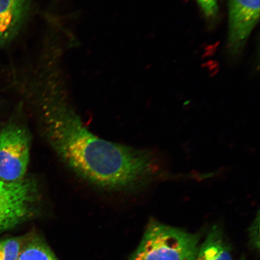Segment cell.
<instances>
[{
	"label": "cell",
	"instance_id": "1",
	"mask_svg": "<svg viewBox=\"0 0 260 260\" xmlns=\"http://www.w3.org/2000/svg\"><path fill=\"white\" fill-rule=\"evenodd\" d=\"M42 102L40 122L44 137L63 164L88 183L133 193L169 178L167 165L158 152L99 138L63 101L51 97Z\"/></svg>",
	"mask_w": 260,
	"mask_h": 260
},
{
	"label": "cell",
	"instance_id": "2",
	"mask_svg": "<svg viewBox=\"0 0 260 260\" xmlns=\"http://www.w3.org/2000/svg\"><path fill=\"white\" fill-rule=\"evenodd\" d=\"M201 235L151 219L130 260H194Z\"/></svg>",
	"mask_w": 260,
	"mask_h": 260
},
{
	"label": "cell",
	"instance_id": "3",
	"mask_svg": "<svg viewBox=\"0 0 260 260\" xmlns=\"http://www.w3.org/2000/svg\"><path fill=\"white\" fill-rule=\"evenodd\" d=\"M31 136L24 125L8 123L0 129V180H23L30 162Z\"/></svg>",
	"mask_w": 260,
	"mask_h": 260
},
{
	"label": "cell",
	"instance_id": "4",
	"mask_svg": "<svg viewBox=\"0 0 260 260\" xmlns=\"http://www.w3.org/2000/svg\"><path fill=\"white\" fill-rule=\"evenodd\" d=\"M40 198L34 179L11 183L0 180V234L30 217Z\"/></svg>",
	"mask_w": 260,
	"mask_h": 260
},
{
	"label": "cell",
	"instance_id": "5",
	"mask_svg": "<svg viewBox=\"0 0 260 260\" xmlns=\"http://www.w3.org/2000/svg\"><path fill=\"white\" fill-rule=\"evenodd\" d=\"M259 19V0H229V48L241 53Z\"/></svg>",
	"mask_w": 260,
	"mask_h": 260
},
{
	"label": "cell",
	"instance_id": "6",
	"mask_svg": "<svg viewBox=\"0 0 260 260\" xmlns=\"http://www.w3.org/2000/svg\"><path fill=\"white\" fill-rule=\"evenodd\" d=\"M30 0H0V45L17 34L30 10Z\"/></svg>",
	"mask_w": 260,
	"mask_h": 260
},
{
	"label": "cell",
	"instance_id": "7",
	"mask_svg": "<svg viewBox=\"0 0 260 260\" xmlns=\"http://www.w3.org/2000/svg\"><path fill=\"white\" fill-rule=\"evenodd\" d=\"M194 260H233L232 249L222 228H211Z\"/></svg>",
	"mask_w": 260,
	"mask_h": 260
},
{
	"label": "cell",
	"instance_id": "8",
	"mask_svg": "<svg viewBox=\"0 0 260 260\" xmlns=\"http://www.w3.org/2000/svg\"><path fill=\"white\" fill-rule=\"evenodd\" d=\"M18 260H57L47 246L39 241H32L22 247Z\"/></svg>",
	"mask_w": 260,
	"mask_h": 260
},
{
	"label": "cell",
	"instance_id": "9",
	"mask_svg": "<svg viewBox=\"0 0 260 260\" xmlns=\"http://www.w3.org/2000/svg\"><path fill=\"white\" fill-rule=\"evenodd\" d=\"M22 246L18 238L0 240V260H18Z\"/></svg>",
	"mask_w": 260,
	"mask_h": 260
},
{
	"label": "cell",
	"instance_id": "10",
	"mask_svg": "<svg viewBox=\"0 0 260 260\" xmlns=\"http://www.w3.org/2000/svg\"><path fill=\"white\" fill-rule=\"evenodd\" d=\"M259 213L253 221L248 230L249 246L256 252L259 251Z\"/></svg>",
	"mask_w": 260,
	"mask_h": 260
},
{
	"label": "cell",
	"instance_id": "11",
	"mask_svg": "<svg viewBox=\"0 0 260 260\" xmlns=\"http://www.w3.org/2000/svg\"><path fill=\"white\" fill-rule=\"evenodd\" d=\"M207 18L216 17L218 12L216 0H197Z\"/></svg>",
	"mask_w": 260,
	"mask_h": 260
},
{
	"label": "cell",
	"instance_id": "12",
	"mask_svg": "<svg viewBox=\"0 0 260 260\" xmlns=\"http://www.w3.org/2000/svg\"><path fill=\"white\" fill-rule=\"evenodd\" d=\"M240 260H246V259L245 257H244V256H243V257L241 259H240Z\"/></svg>",
	"mask_w": 260,
	"mask_h": 260
}]
</instances>
